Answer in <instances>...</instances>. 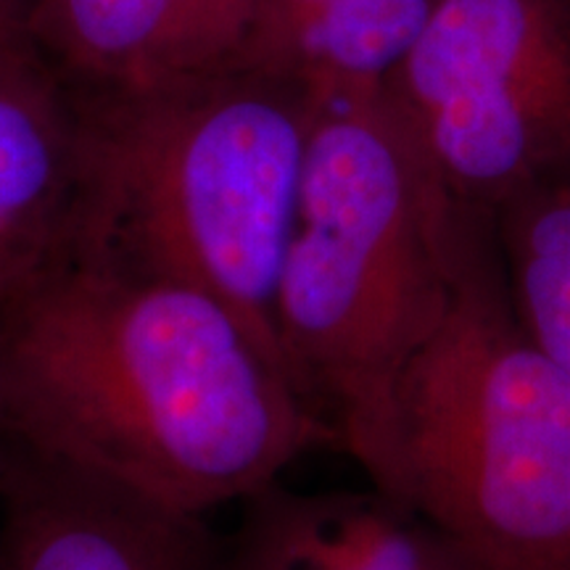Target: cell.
Instances as JSON below:
<instances>
[{
  "label": "cell",
  "mask_w": 570,
  "mask_h": 570,
  "mask_svg": "<svg viewBox=\"0 0 570 570\" xmlns=\"http://www.w3.org/2000/svg\"><path fill=\"white\" fill-rule=\"evenodd\" d=\"M0 436L196 515L336 446L217 298L75 256L0 302Z\"/></svg>",
  "instance_id": "obj_1"
},
{
  "label": "cell",
  "mask_w": 570,
  "mask_h": 570,
  "mask_svg": "<svg viewBox=\"0 0 570 570\" xmlns=\"http://www.w3.org/2000/svg\"><path fill=\"white\" fill-rule=\"evenodd\" d=\"M491 227L441 180L383 85L317 98L275 338L298 394L370 487L389 491L399 383Z\"/></svg>",
  "instance_id": "obj_2"
},
{
  "label": "cell",
  "mask_w": 570,
  "mask_h": 570,
  "mask_svg": "<svg viewBox=\"0 0 570 570\" xmlns=\"http://www.w3.org/2000/svg\"><path fill=\"white\" fill-rule=\"evenodd\" d=\"M75 92L80 173L63 256L217 298L285 370L275 291L317 98L246 63Z\"/></svg>",
  "instance_id": "obj_3"
},
{
  "label": "cell",
  "mask_w": 570,
  "mask_h": 570,
  "mask_svg": "<svg viewBox=\"0 0 570 570\" xmlns=\"http://www.w3.org/2000/svg\"><path fill=\"white\" fill-rule=\"evenodd\" d=\"M386 494L475 570H570V373L520 327L494 227L399 383Z\"/></svg>",
  "instance_id": "obj_4"
},
{
  "label": "cell",
  "mask_w": 570,
  "mask_h": 570,
  "mask_svg": "<svg viewBox=\"0 0 570 570\" xmlns=\"http://www.w3.org/2000/svg\"><path fill=\"white\" fill-rule=\"evenodd\" d=\"M383 88L473 209L570 177V0H433Z\"/></svg>",
  "instance_id": "obj_5"
},
{
  "label": "cell",
  "mask_w": 570,
  "mask_h": 570,
  "mask_svg": "<svg viewBox=\"0 0 570 570\" xmlns=\"http://www.w3.org/2000/svg\"><path fill=\"white\" fill-rule=\"evenodd\" d=\"M0 570H230L196 515L0 436Z\"/></svg>",
  "instance_id": "obj_6"
},
{
  "label": "cell",
  "mask_w": 570,
  "mask_h": 570,
  "mask_svg": "<svg viewBox=\"0 0 570 570\" xmlns=\"http://www.w3.org/2000/svg\"><path fill=\"white\" fill-rule=\"evenodd\" d=\"M256 0H32L27 32L75 88H151L240 61Z\"/></svg>",
  "instance_id": "obj_7"
},
{
  "label": "cell",
  "mask_w": 570,
  "mask_h": 570,
  "mask_svg": "<svg viewBox=\"0 0 570 570\" xmlns=\"http://www.w3.org/2000/svg\"><path fill=\"white\" fill-rule=\"evenodd\" d=\"M230 570H475L465 552L402 499L269 483L240 502Z\"/></svg>",
  "instance_id": "obj_8"
},
{
  "label": "cell",
  "mask_w": 570,
  "mask_h": 570,
  "mask_svg": "<svg viewBox=\"0 0 570 570\" xmlns=\"http://www.w3.org/2000/svg\"><path fill=\"white\" fill-rule=\"evenodd\" d=\"M494 238L520 327L570 373V177L497 209Z\"/></svg>",
  "instance_id": "obj_9"
},
{
  "label": "cell",
  "mask_w": 570,
  "mask_h": 570,
  "mask_svg": "<svg viewBox=\"0 0 570 570\" xmlns=\"http://www.w3.org/2000/svg\"><path fill=\"white\" fill-rule=\"evenodd\" d=\"M32 0H0V30H27Z\"/></svg>",
  "instance_id": "obj_10"
}]
</instances>
